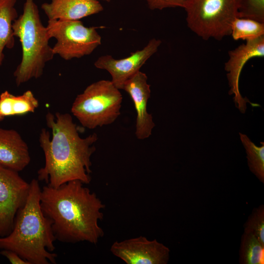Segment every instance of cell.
I'll return each instance as SVG.
<instances>
[{
	"instance_id": "cell-17",
	"label": "cell",
	"mask_w": 264,
	"mask_h": 264,
	"mask_svg": "<svg viewBox=\"0 0 264 264\" xmlns=\"http://www.w3.org/2000/svg\"><path fill=\"white\" fill-rule=\"evenodd\" d=\"M241 141L246 154L247 163L250 171L257 178L264 183V143L261 146H256L244 133L239 132Z\"/></svg>"
},
{
	"instance_id": "cell-12",
	"label": "cell",
	"mask_w": 264,
	"mask_h": 264,
	"mask_svg": "<svg viewBox=\"0 0 264 264\" xmlns=\"http://www.w3.org/2000/svg\"><path fill=\"white\" fill-rule=\"evenodd\" d=\"M145 73L137 72L124 84L122 89L130 96L136 113L135 135L140 140L150 136L155 124L153 116L147 111V104L151 96L150 85Z\"/></svg>"
},
{
	"instance_id": "cell-6",
	"label": "cell",
	"mask_w": 264,
	"mask_h": 264,
	"mask_svg": "<svg viewBox=\"0 0 264 264\" xmlns=\"http://www.w3.org/2000/svg\"><path fill=\"white\" fill-rule=\"evenodd\" d=\"M240 0H190L185 9L188 27L204 40L218 41L231 34Z\"/></svg>"
},
{
	"instance_id": "cell-23",
	"label": "cell",
	"mask_w": 264,
	"mask_h": 264,
	"mask_svg": "<svg viewBox=\"0 0 264 264\" xmlns=\"http://www.w3.org/2000/svg\"><path fill=\"white\" fill-rule=\"evenodd\" d=\"M0 254L6 257L12 264H30L13 251L2 249L0 252Z\"/></svg>"
},
{
	"instance_id": "cell-21",
	"label": "cell",
	"mask_w": 264,
	"mask_h": 264,
	"mask_svg": "<svg viewBox=\"0 0 264 264\" xmlns=\"http://www.w3.org/2000/svg\"><path fill=\"white\" fill-rule=\"evenodd\" d=\"M237 17L264 22V0H240Z\"/></svg>"
},
{
	"instance_id": "cell-8",
	"label": "cell",
	"mask_w": 264,
	"mask_h": 264,
	"mask_svg": "<svg viewBox=\"0 0 264 264\" xmlns=\"http://www.w3.org/2000/svg\"><path fill=\"white\" fill-rule=\"evenodd\" d=\"M30 183L18 172L0 165V237L12 230L18 211L24 205Z\"/></svg>"
},
{
	"instance_id": "cell-18",
	"label": "cell",
	"mask_w": 264,
	"mask_h": 264,
	"mask_svg": "<svg viewBox=\"0 0 264 264\" xmlns=\"http://www.w3.org/2000/svg\"><path fill=\"white\" fill-rule=\"evenodd\" d=\"M240 263L264 264V246L255 236L244 233L241 239Z\"/></svg>"
},
{
	"instance_id": "cell-9",
	"label": "cell",
	"mask_w": 264,
	"mask_h": 264,
	"mask_svg": "<svg viewBox=\"0 0 264 264\" xmlns=\"http://www.w3.org/2000/svg\"><path fill=\"white\" fill-rule=\"evenodd\" d=\"M229 59L225 63L224 69L227 72V78L230 88L229 95H233V101L236 108L242 113H244L247 103L252 107L259 104L251 103L246 97H243L239 88L241 73L245 64L251 59L264 56V36L256 39L246 41L235 49L228 52Z\"/></svg>"
},
{
	"instance_id": "cell-5",
	"label": "cell",
	"mask_w": 264,
	"mask_h": 264,
	"mask_svg": "<svg viewBox=\"0 0 264 264\" xmlns=\"http://www.w3.org/2000/svg\"><path fill=\"white\" fill-rule=\"evenodd\" d=\"M122 95L111 81L88 86L75 99L71 109L82 125L93 129L113 123L120 114Z\"/></svg>"
},
{
	"instance_id": "cell-15",
	"label": "cell",
	"mask_w": 264,
	"mask_h": 264,
	"mask_svg": "<svg viewBox=\"0 0 264 264\" xmlns=\"http://www.w3.org/2000/svg\"><path fill=\"white\" fill-rule=\"evenodd\" d=\"M39 105L38 99L30 90L17 96L5 90L0 94V121L7 117L34 112Z\"/></svg>"
},
{
	"instance_id": "cell-20",
	"label": "cell",
	"mask_w": 264,
	"mask_h": 264,
	"mask_svg": "<svg viewBox=\"0 0 264 264\" xmlns=\"http://www.w3.org/2000/svg\"><path fill=\"white\" fill-rule=\"evenodd\" d=\"M244 233L256 236L264 246V206L254 208L244 224Z\"/></svg>"
},
{
	"instance_id": "cell-24",
	"label": "cell",
	"mask_w": 264,
	"mask_h": 264,
	"mask_svg": "<svg viewBox=\"0 0 264 264\" xmlns=\"http://www.w3.org/2000/svg\"><path fill=\"white\" fill-rule=\"evenodd\" d=\"M103 0V1H107V2H110V0Z\"/></svg>"
},
{
	"instance_id": "cell-7",
	"label": "cell",
	"mask_w": 264,
	"mask_h": 264,
	"mask_svg": "<svg viewBox=\"0 0 264 264\" xmlns=\"http://www.w3.org/2000/svg\"><path fill=\"white\" fill-rule=\"evenodd\" d=\"M46 28L49 38L56 40L54 55L66 61L89 55L101 44L97 27H86L79 20H48Z\"/></svg>"
},
{
	"instance_id": "cell-13",
	"label": "cell",
	"mask_w": 264,
	"mask_h": 264,
	"mask_svg": "<svg viewBox=\"0 0 264 264\" xmlns=\"http://www.w3.org/2000/svg\"><path fill=\"white\" fill-rule=\"evenodd\" d=\"M30 160L28 147L20 133L13 129L0 128V165L19 172Z\"/></svg>"
},
{
	"instance_id": "cell-10",
	"label": "cell",
	"mask_w": 264,
	"mask_h": 264,
	"mask_svg": "<svg viewBox=\"0 0 264 264\" xmlns=\"http://www.w3.org/2000/svg\"><path fill=\"white\" fill-rule=\"evenodd\" d=\"M110 251L127 264H166L170 249L156 239L149 240L139 236L122 241H115Z\"/></svg>"
},
{
	"instance_id": "cell-1",
	"label": "cell",
	"mask_w": 264,
	"mask_h": 264,
	"mask_svg": "<svg viewBox=\"0 0 264 264\" xmlns=\"http://www.w3.org/2000/svg\"><path fill=\"white\" fill-rule=\"evenodd\" d=\"M46 125L52 131L41 130L40 145L44 155L45 163L37 172L38 180L57 188L72 180L84 184L91 181V157L96 150L97 135L94 133L82 138L78 129L68 113L48 111L45 115Z\"/></svg>"
},
{
	"instance_id": "cell-16",
	"label": "cell",
	"mask_w": 264,
	"mask_h": 264,
	"mask_svg": "<svg viewBox=\"0 0 264 264\" xmlns=\"http://www.w3.org/2000/svg\"><path fill=\"white\" fill-rule=\"evenodd\" d=\"M17 0H0V66L3 58L5 47L11 49L15 45L12 25L17 19L15 8Z\"/></svg>"
},
{
	"instance_id": "cell-11",
	"label": "cell",
	"mask_w": 264,
	"mask_h": 264,
	"mask_svg": "<svg viewBox=\"0 0 264 264\" xmlns=\"http://www.w3.org/2000/svg\"><path fill=\"white\" fill-rule=\"evenodd\" d=\"M161 44L160 40L153 38L142 49L131 53L121 59H115L111 55L99 57L94 62V66L108 71L111 81L119 89H122L126 81L140 71L146 62L157 51Z\"/></svg>"
},
{
	"instance_id": "cell-2",
	"label": "cell",
	"mask_w": 264,
	"mask_h": 264,
	"mask_svg": "<svg viewBox=\"0 0 264 264\" xmlns=\"http://www.w3.org/2000/svg\"><path fill=\"white\" fill-rule=\"evenodd\" d=\"M40 206L52 222L56 240L95 244L104 235L98 223L103 219L102 210L105 205L79 180L70 181L57 188L44 186L40 194Z\"/></svg>"
},
{
	"instance_id": "cell-22",
	"label": "cell",
	"mask_w": 264,
	"mask_h": 264,
	"mask_svg": "<svg viewBox=\"0 0 264 264\" xmlns=\"http://www.w3.org/2000/svg\"><path fill=\"white\" fill-rule=\"evenodd\" d=\"M151 10L179 7L185 9L190 0H145Z\"/></svg>"
},
{
	"instance_id": "cell-19",
	"label": "cell",
	"mask_w": 264,
	"mask_h": 264,
	"mask_svg": "<svg viewBox=\"0 0 264 264\" xmlns=\"http://www.w3.org/2000/svg\"><path fill=\"white\" fill-rule=\"evenodd\" d=\"M234 40H251L264 36V22L244 18H236L231 27Z\"/></svg>"
},
{
	"instance_id": "cell-3",
	"label": "cell",
	"mask_w": 264,
	"mask_h": 264,
	"mask_svg": "<svg viewBox=\"0 0 264 264\" xmlns=\"http://www.w3.org/2000/svg\"><path fill=\"white\" fill-rule=\"evenodd\" d=\"M41 188L39 180L33 179L27 200L18 211L11 232L0 237V249L16 253L30 264H56V240L52 222L40 206Z\"/></svg>"
},
{
	"instance_id": "cell-14",
	"label": "cell",
	"mask_w": 264,
	"mask_h": 264,
	"mask_svg": "<svg viewBox=\"0 0 264 264\" xmlns=\"http://www.w3.org/2000/svg\"><path fill=\"white\" fill-rule=\"evenodd\" d=\"M41 7L49 20H79L104 9L97 0H50Z\"/></svg>"
},
{
	"instance_id": "cell-4",
	"label": "cell",
	"mask_w": 264,
	"mask_h": 264,
	"mask_svg": "<svg viewBox=\"0 0 264 264\" xmlns=\"http://www.w3.org/2000/svg\"><path fill=\"white\" fill-rule=\"evenodd\" d=\"M13 34L21 44V63L14 72L17 86L41 77L47 63L55 55L49 44L46 26L40 19L34 0H25L23 13L13 22Z\"/></svg>"
}]
</instances>
